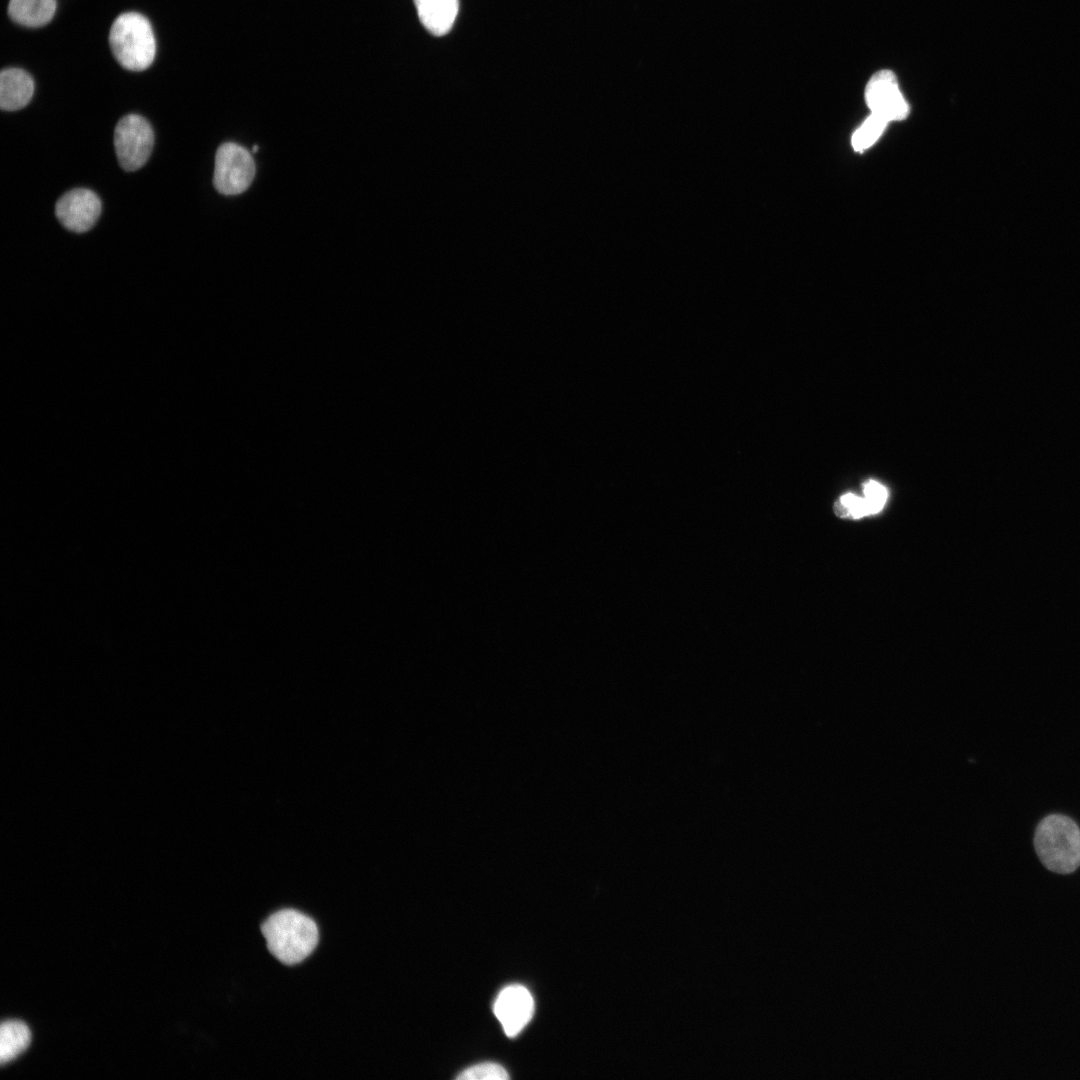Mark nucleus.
<instances>
[{"mask_svg": "<svg viewBox=\"0 0 1080 1080\" xmlns=\"http://www.w3.org/2000/svg\"><path fill=\"white\" fill-rule=\"evenodd\" d=\"M493 1010L505 1034L515 1037L530 1021L534 1012V1000L526 987L513 984L501 990Z\"/></svg>", "mask_w": 1080, "mask_h": 1080, "instance_id": "nucleus-8", "label": "nucleus"}, {"mask_svg": "<svg viewBox=\"0 0 1080 1080\" xmlns=\"http://www.w3.org/2000/svg\"><path fill=\"white\" fill-rule=\"evenodd\" d=\"M34 81L20 68H7L0 75V106L6 111L25 107L32 99Z\"/></svg>", "mask_w": 1080, "mask_h": 1080, "instance_id": "nucleus-9", "label": "nucleus"}, {"mask_svg": "<svg viewBox=\"0 0 1080 1080\" xmlns=\"http://www.w3.org/2000/svg\"><path fill=\"white\" fill-rule=\"evenodd\" d=\"M865 98L872 113L888 122L904 119L909 112L896 77L889 70L879 71L871 77L866 86Z\"/></svg>", "mask_w": 1080, "mask_h": 1080, "instance_id": "nucleus-7", "label": "nucleus"}, {"mask_svg": "<svg viewBox=\"0 0 1080 1080\" xmlns=\"http://www.w3.org/2000/svg\"><path fill=\"white\" fill-rule=\"evenodd\" d=\"M864 499L868 505L870 514L876 513L882 509L887 499V490L881 484L876 481H868L865 483Z\"/></svg>", "mask_w": 1080, "mask_h": 1080, "instance_id": "nucleus-15", "label": "nucleus"}, {"mask_svg": "<svg viewBox=\"0 0 1080 1080\" xmlns=\"http://www.w3.org/2000/svg\"><path fill=\"white\" fill-rule=\"evenodd\" d=\"M154 144V132L142 116L122 117L114 131V146L120 166L128 172L140 169L149 159Z\"/></svg>", "mask_w": 1080, "mask_h": 1080, "instance_id": "nucleus-4", "label": "nucleus"}, {"mask_svg": "<svg viewBox=\"0 0 1080 1080\" xmlns=\"http://www.w3.org/2000/svg\"><path fill=\"white\" fill-rule=\"evenodd\" d=\"M255 176V163L242 146L228 142L219 146L215 155L213 184L224 195L244 192Z\"/></svg>", "mask_w": 1080, "mask_h": 1080, "instance_id": "nucleus-5", "label": "nucleus"}, {"mask_svg": "<svg viewBox=\"0 0 1080 1080\" xmlns=\"http://www.w3.org/2000/svg\"><path fill=\"white\" fill-rule=\"evenodd\" d=\"M261 931L270 953L286 965L302 962L319 941L314 920L293 909L280 910L269 916Z\"/></svg>", "mask_w": 1080, "mask_h": 1080, "instance_id": "nucleus-1", "label": "nucleus"}, {"mask_svg": "<svg viewBox=\"0 0 1080 1080\" xmlns=\"http://www.w3.org/2000/svg\"><path fill=\"white\" fill-rule=\"evenodd\" d=\"M109 43L116 60L131 71L147 69L156 55L152 26L145 16L137 12L120 14L114 20Z\"/></svg>", "mask_w": 1080, "mask_h": 1080, "instance_id": "nucleus-3", "label": "nucleus"}, {"mask_svg": "<svg viewBox=\"0 0 1080 1080\" xmlns=\"http://www.w3.org/2000/svg\"><path fill=\"white\" fill-rule=\"evenodd\" d=\"M31 1042L29 1028L23 1022L9 1020L0 1028V1063L4 1065L24 1052Z\"/></svg>", "mask_w": 1080, "mask_h": 1080, "instance_id": "nucleus-12", "label": "nucleus"}, {"mask_svg": "<svg viewBox=\"0 0 1080 1080\" xmlns=\"http://www.w3.org/2000/svg\"><path fill=\"white\" fill-rule=\"evenodd\" d=\"M508 1078L509 1075L504 1067L490 1062L471 1066L457 1076L460 1080H506Z\"/></svg>", "mask_w": 1080, "mask_h": 1080, "instance_id": "nucleus-14", "label": "nucleus"}, {"mask_svg": "<svg viewBox=\"0 0 1080 1080\" xmlns=\"http://www.w3.org/2000/svg\"><path fill=\"white\" fill-rule=\"evenodd\" d=\"M56 0H10V18L25 27H41L48 24L56 12Z\"/></svg>", "mask_w": 1080, "mask_h": 1080, "instance_id": "nucleus-11", "label": "nucleus"}, {"mask_svg": "<svg viewBox=\"0 0 1080 1080\" xmlns=\"http://www.w3.org/2000/svg\"><path fill=\"white\" fill-rule=\"evenodd\" d=\"M421 24L431 34H447L458 13V0H414Z\"/></svg>", "mask_w": 1080, "mask_h": 1080, "instance_id": "nucleus-10", "label": "nucleus"}, {"mask_svg": "<svg viewBox=\"0 0 1080 1080\" xmlns=\"http://www.w3.org/2000/svg\"><path fill=\"white\" fill-rule=\"evenodd\" d=\"M887 123L886 119L872 113L853 134V148L863 151L870 147L882 134Z\"/></svg>", "mask_w": 1080, "mask_h": 1080, "instance_id": "nucleus-13", "label": "nucleus"}, {"mask_svg": "<svg viewBox=\"0 0 1080 1080\" xmlns=\"http://www.w3.org/2000/svg\"><path fill=\"white\" fill-rule=\"evenodd\" d=\"M840 502L847 509L849 515L853 518H861L870 514L868 505L864 498H860L854 494L848 493L840 498Z\"/></svg>", "mask_w": 1080, "mask_h": 1080, "instance_id": "nucleus-16", "label": "nucleus"}, {"mask_svg": "<svg viewBox=\"0 0 1080 1080\" xmlns=\"http://www.w3.org/2000/svg\"><path fill=\"white\" fill-rule=\"evenodd\" d=\"M101 209V201L96 193L86 188H75L58 199L55 214L63 227L83 233L95 225Z\"/></svg>", "mask_w": 1080, "mask_h": 1080, "instance_id": "nucleus-6", "label": "nucleus"}, {"mask_svg": "<svg viewBox=\"0 0 1080 1080\" xmlns=\"http://www.w3.org/2000/svg\"><path fill=\"white\" fill-rule=\"evenodd\" d=\"M1034 847L1042 864L1058 874H1070L1080 866V828L1070 817L1050 814L1036 827Z\"/></svg>", "mask_w": 1080, "mask_h": 1080, "instance_id": "nucleus-2", "label": "nucleus"}]
</instances>
